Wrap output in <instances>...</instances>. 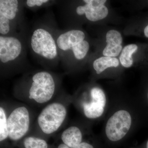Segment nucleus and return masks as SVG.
Masks as SVG:
<instances>
[{"mask_svg":"<svg viewBox=\"0 0 148 148\" xmlns=\"http://www.w3.org/2000/svg\"><path fill=\"white\" fill-rule=\"evenodd\" d=\"M22 50L21 42L14 37L0 36V61L3 64L14 61Z\"/></svg>","mask_w":148,"mask_h":148,"instance_id":"0eeeda50","label":"nucleus"},{"mask_svg":"<svg viewBox=\"0 0 148 148\" xmlns=\"http://www.w3.org/2000/svg\"><path fill=\"white\" fill-rule=\"evenodd\" d=\"M67 115L65 107L60 103L48 105L42 111L38 118V122L44 133L52 134L60 127Z\"/></svg>","mask_w":148,"mask_h":148,"instance_id":"f257e3e1","label":"nucleus"},{"mask_svg":"<svg viewBox=\"0 0 148 148\" xmlns=\"http://www.w3.org/2000/svg\"><path fill=\"white\" fill-rule=\"evenodd\" d=\"M91 100L99 103L105 108L106 104V97L104 91L99 88L94 87L90 90Z\"/></svg>","mask_w":148,"mask_h":148,"instance_id":"f3484780","label":"nucleus"},{"mask_svg":"<svg viewBox=\"0 0 148 148\" xmlns=\"http://www.w3.org/2000/svg\"><path fill=\"white\" fill-rule=\"evenodd\" d=\"M122 49L121 45H114L107 44L103 51L104 56L115 57L117 56Z\"/></svg>","mask_w":148,"mask_h":148,"instance_id":"6ab92c4d","label":"nucleus"},{"mask_svg":"<svg viewBox=\"0 0 148 148\" xmlns=\"http://www.w3.org/2000/svg\"><path fill=\"white\" fill-rule=\"evenodd\" d=\"M144 34L146 37L148 38V25L145 27L144 30Z\"/></svg>","mask_w":148,"mask_h":148,"instance_id":"5701e85b","label":"nucleus"},{"mask_svg":"<svg viewBox=\"0 0 148 148\" xmlns=\"http://www.w3.org/2000/svg\"><path fill=\"white\" fill-rule=\"evenodd\" d=\"M86 5L78 7L76 12L78 15L85 14L89 21H95L106 18L108 14V10L104 5V0H84Z\"/></svg>","mask_w":148,"mask_h":148,"instance_id":"423d86ee","label":"nucleus"},{"mask_svg":"<svg viewBox=\"0 0 148 148\" xmlns=\"http://www.w3.org/2000/svg\"><path fill=\"white\" fill-rule=\"evenodd\" d=\"M18 1H0V34L7 35L10 31V22L16 17L18 12Z\"/></svg>","mask_w":148,"mask_h":148,"instance_id":"6e6552de","label":"nucleus"},{"mask_svg":"<svg viewBox=\"0 0 148 148\" xmlns=\"http://www.w3.org/2000/svg\"><path fill=\"white\" fill-rule=\"evenodd\" d=\"M89 49V44L87 41L84 40L80 42L72 49L75 58L81 60L85 57Z\"/></svg>","mask_w":148,"mask_h":148,"instance_id":"dca6fc26","label":"nucleus"},{"mask_svg":"<svg viewBox=\"0 0 148 148\" xmlns=\"http://www.w3.org/2000/svg\"><path fill=\"white\" fill-rule=\"evenodd\" d=\"M84 33L80 30H73L61 34L56 40L57 46L66 51L72 49L77 45L84 40Z\"/></svg>","mask_w":148,"mask_h":148,"instance_id":"1a4fd4ad","label":"nucleus"},{"mask_svg":"<svg viewBox=\"0 0 148 148\" xmlns=\"http://www.w3.org/2000/svg\"><path fill=\"white\" fill-rule=\"evenodd\" d=\"M132 124V118L129 112L120 110L115 112L106 123L107 138L112 142L123 139L129 131Z\"/></svg>","mask_w":148,"mask_h":148,"instance_id":"7ed1b4c3","label":"nucleus"},{"mask_svg":"<svg viewBox=\"0 0 148 148\" xmlns=\"http://www.w3.org/2000/svg\"></svg>","mask_w":148,"mask_h":148,"instance_id":"393cba45","label":"nucleus"},{"mask_svg":"<svg viewBox=\"0 0 148 148\" xmlns=\"http://www.w3.org/2000/svg\"><path fill=\"white\" fill-rule=\"evenodd\" d=\"M8 119L4 110L0 108V141L3 142L8 137Z\"/></svg>","mask_w":148,"mask_h":148,"instance_id":"2eb2a0df","label":"nucleus"},{"mask_svg":"<svg viewBox=\"0 0 148 148\" xmlns=\"http://www.w3.org/2000/svg\"><path fill=\"white\" fill-rule=\"evenodd\" d=\"M147 148H148V140L147 144Z\"/></svg>","mask_w":148,"mask_h":148,"instance_id":"b1692460","label":"nucleus"},{"mask_svg":"<svg viewBox=\"0 0 148 148\" xmlns=\"http://www.w3.org/2000/svg\"><path fill=\"white\" fill-rule=\"evenodd\" d=\"M48 0H28L27 1V4L29 7H33L35 6H40L43 4L47 3Z\"/></svg>","mask_w":148,"mask_h":148,"instance_id":"aec40b11","label":"nucleus"},{"mask_svg":"<svg viewBox=\"0 0 148 148\" xmlns=\"http://www.w3.org/2000/svg\"><path fill=\"white\" fill-rule=\"evenodd\" d=\"M56 45L51 34L42 28L36 29L31 38V46L34 52L48 60L57 56Z\"/></svg>","mask_w":148,"mask_h":148,"instance_id":"20e7f679","label":"nucleus"},{"mask_svg":"<svg viewBox=\"0 0 148 148\" xmlns=\"http://www.w3.org/2000/svg\"><path fill=\"white\" fill-rule=\"evenodd\" d=\"M61 138L66 145L70 148H75L82 143V133L78 127L71 126L64 130Z\"/></svg>","mask_w":148,"mask_h":148,"instance_id":"9d476101","label":"nucleus"},{"mask_svg":"<svg viewBox=\"0 0 148 148\" xmlns=\"http://www.w3.org/2000/svg\"><path fill=\"white\" fill-rule=\"evenodd\" d=\"M8 138L12 141L20 140L29 130L30 118L29 111L24 107L12 111L7 119Z\"/></svg>","mask_w":148,"mask_h":148,"instance_id":"39448f33","label":"nucleus"},{"mask_svg":"<svg viewBox=\"0 0 148 148\" xmlns=\"http://www.w3.org/2000/svg\"><path fill=\"white\" fill-rule=\"evenodd\" d=\"M85 116L88 119L97 118L101 116L104 112L105 108L99 103L92 101L83 104Z\"/></svg>","mask_w":148,"mask_h":148,"instance_id":"9b49d317","label":"nucleus"},{"mask_svg":"<svg viewBox=\"0 0 148 148\" xmlns=\"http://www.w3.org/2000/svg\"><path fill=\"white\" fill-rule=\"evenodd\" d=\"M138 49V46L130 44L125 47L122 51L119 59L121 64L125 68H129L133 64L132 56Z\"/></svg>","mask_w":148,"mask_h":148,"instance_id":"ddd939ff","label":"nucleus"},{"mask_svg":"<svg viewBox=\"0 0 148 148\" xmlns=\"http://www.w3.org/2000/svg\"><path fill=\"white\" fill-rule=\"evenodd\" d=\"M29 90V98L39 103L48 102L52 98L55 89L53 77L47 72H38L33 77Z\"/></svg>","mask_w":148,"mask_h":148,"instance_id":"f03ea898","label":"nucleus"},{"mask_svg":"<svg viewBox=\"0 0 148 148\" xmlns=\"http://www.w3.org/2000/svg\"><path fill=\"white\" fill-rule=\"evenodd\" d=\"M123 38L120 33L116 30L109 31L106 34V42L111 45H121Z\"/></svg>","mask_w":148,"mask_h":148,"instance_id":"a211bd4d","label":"nucleus"},{"mask_svg":"<svg viewBox=\"0 0 148 148\" xmlns=\"http://www.w3.org/2000/svg\"><path fill=\"white\" fill-rule=\"evenodd\" d=\"M119 62L118 59L114 57H100L93 62V68L98 74L101 73L108 68L117 67L119 66Z\"/></svg>","mask_w":148,"mask_h":148,"instance_id":"f8f14e48","label":"nucleus"},{"mask_svg":"<svg viewBox=\"0 0 148 148\" xmlns=\"http://www.w3.org/2000/svg\"><path fill=\"white\" fill-rule=\"evenodd\" d=\"M57 148H70L69 147H68L66 145L63 143V144H60L58 146Z\"/></svg>","mask_w":148,"mask_h":148,"instance_id":"4be33fe9","label":"nucleus"},{"mask_svg":"<svg viewBox=\"0 0 148 148\" xmlns=\"http://www.w3.org/2000/svg\"><path fill=\"white\" fill-rule=\"evenodd\" d=\"M75 148H94L93 146L89 143L82 142Z\"/></svg>","mask_w":148,"mask_h":148,"instance_id":"412c9836","label":"nucleus"},{"mask_svg":"<svg viewBox=\"0 0 148 148\" xmlns=\"http://www.w3.org/2000/svg\"><path fill=\"white\" fill-rule=\"evenodd\" d=\"M24 148H48L45 140L36 137H27L23 141Z\"/></svg>","mask_w":148,"mask_h":148,"instance_id":"4468645a","label":"nucleus"}]
</instances>
